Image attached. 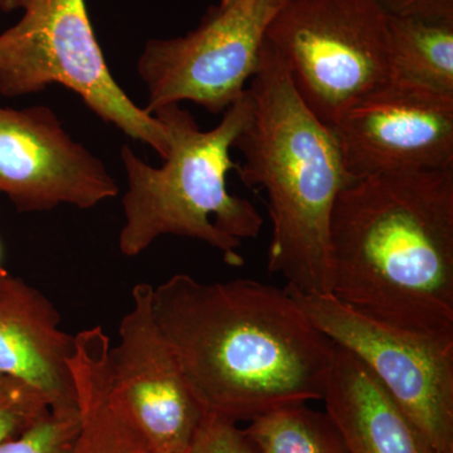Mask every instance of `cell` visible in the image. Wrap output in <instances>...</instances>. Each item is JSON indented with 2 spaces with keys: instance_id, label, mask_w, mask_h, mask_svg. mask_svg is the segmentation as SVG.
<instances>
[{
  "instance_id": "1",
  "label": "cell",
  "mask_w": 453,
  "mask_h": 453,
  "mask_svg": "<svg viewBox=\"0 0 453 453\" xmlns=\"http://www.w3.org/2000/svg\"><path fill=\"white\" fill-rule=\"evenodd\" d=\"M151 303L203 413L237 423L323 399L334 342L285 288L177 273L153 288Z\"/></svg>"
},
{
  "instance_id": "2",
  "label": "cell",
  "mask_w": 453,
  "mask_h": 453,
  "mask_svg": "<svg viewBox=\"0 0 453 453\" xmlns=\"http://www.w3.org/2000/svg\"><path fill=\"white\" fill-rule=\"evenodd\" d=\"M329 243L334 297L389 326L453 334V166L349 181Z\"/></svg>"
},
{
  "instance_id": "3",
  "label": "cell",
  "mask_w": 453,
  "mask_h": 453,
  "mask_svg": "<svg viewBox=\"0 0 453 453\" xmlns=\"http://www.w3.org/2000/svg\"><path fill=\"white\" fill-rule=\"evenodd\" d=\"M247 88L252 116L234 144L243 157L235 172L244 186L266 192L273 222L268 271L281 275L290 290L330 295V219L350 181L335 134L303 103L267 41Z\"/></svg>"
},
{
  "instance_id": "4",
  "label": "cell",
  "mask_w": 453,
  "mask_h": 453,
  "mask_svg": "<svg viewBox=\"0 0 453 453\" xmlns=\"http://www.w3.org/2000/svg\"><path fill=\"white\" fill-rule=\"evenodd\" d=\"M151 115L168 133V155L154 168L129 145L121 148L127 190L120 252L136 257L162 235H179L210 244L228 266H243L242 241L257 237L264 217L249 199L229 193L226 175L237 169L231 150L251 120L249 88L211 130H202L180 104L157 107Z\"/></svg>"
},
{
  "instance_id": "5",
  "label": "cell",
  "mask_w": 453,
  "mask_h": 453,
  "mask_svg": "<svg viewBox=\"0 0 453 453\" xmlns=\"http://www.w3.org/2000/svg\"><path fill=\"white\" fill-rule=\"evenodd\" d=\"M23 16L0 33V95L19 97L61 85L101 120L165 159L168 133L115 81L89 20L86 0H12Z\"/></svg>"
},
{
  "instance_id": "6",
  "label": "cell",
  "mask_w": 453,
  "mask_h": 453,
  "mask_svg": "<svg viewBox=\"0 0 453 453\" xmlns=\"http://www.w3.org/2000/svg\"><path fill=\"white\" fill-rule=\"evenodd\" d=\"M388 18L375 0H286L268 27L267 43L327 127L389 85Z\"/></svg>"
},
{
  "instance_id": "7",
  "label": "cell",
  "mask_w": 453,
  "mask_h": 453,
  "mask_svg": "<svg viewBox=\"0 0 453 453\" xmlns=\"http://www.w3.org/2000/svg\"><path fill=\"white\" fill-rule=\"evenodd\" d=\"M286 292L310 321L368 366L437 453H453V334L408 332L333 295Z\"/></svg>"
},
{
  "instance_id": "8",
  "label": "cell",
  "mask_w": 453,
  "mask_h": 453,
  "mask_svg": "<svg viewBox=\"0 0 453 453\" xmlns=\"http://www.w3.org/2000/svg\"><path fill=\"white\" fill-rule=\"evenodd\" d=\"M285 3L234 0L211 8L186 35L146 42L138 61L146 111L190 101L208 112H225L257 73L268 27Z\"/></svg>"
},
{
  "instance_id": "9",
  "label": "cell",
  "mask_w": 453,
  "mask_h": 453,
  "mask_svg": "<svg viewBox=\"0 0 453 453\" xmlns=\"http://www.w3.org/2000/svg\"><path fill=\"white\" fill-rule=\"evenodd\" d=\"M153 286L131 291V308L110 348V387L150 453H188L203 417L153 311Z\"/></svg>"
},
{
  "instance_id": "10",
  "label": "cell",
  "mask_w": 453,
  "mask_h": 453,
  "mask_svg": "<svg viewBox=\"0 0 453 453\" xmlns=\"http://www.w3.org/2000/svg\"><path fill=\"white\" fill-rule=\"evenodd\" d=\"M119 192L103 160L71 138L52 109L0 106V195L18 211L89 210Z\"/></svg>"
},
{
  "instance_id": "11",
  "label": "cell",
  "mask_w": 453,
  "mask_h": 453,
  "mask_svg": "<svg viewBox=\"0 0 453 453\" xmlns=\"http://www.w3.org/2000/svg\"><path fill=\"white\" fill-rule=\"evenodd\" d=\"M332 129L350 180L453 166V98L387 86Z\"/></svg>"
},
{
  "instance_id": "12",
  "label": "cell",
  "mask_w": 453,
  "mask_h": 453,
  "mask_svg": "<svg viewBox=\"0 0 453 453\" xmlns=\"http://www.w3.org/2000/svg\"><path fill=\"white\" fill-rule=\"evenodd\" d=\"M73 338L43 292L0 270V375L28 384L50 408L74 407Z\"/></svg>"
},
{
  "instance_id": "13",
  "label": "cell",
  "mask_w": 453,
  "mask_h": 453,
  "mask_svg": "<svg viewBox=\"0 0 453 453\" xmlns=\"http://www.w3.org/2000/svg\"><path fill=\"white\" fill-rule=\"evenodd\" d=\"M321 401L348 453H437L368 366L335 342Z\"/></svg>"
},
{
  "instance_id": "14",
  "label": "cell",
  "mask_w": 453,
  "mask_h": 453,
  "mask_svg": "<svg viewBox=\"0 0 453 453\" xmlns=\"http://www.w3.org/2000/svg\"><path fill=\"white\" fill-rule=\"evenodd\" d=\"M111 344L103 327L74 335L68 357L79 408L80 453H150L144 437L131 422L110 387Z\"/></svg>"
},
{
  "instance_id": "15",
  "label": "cell",
  "mask_w": 453,
  "mask_h": 453,
  "mask_svg": "<svg viewBox=\"0 0 453 453\" xmlns=\"http://www.w3.org/2000/svg\"><path fill=\"white\" fill-rule=\"evenodd\" d=\"M389 85L453 98V22L388 18Z\"/></svg>"
},
{
  "instance_id": "16",
  "label": "cell",
  "mask_w": 453,
  "mask_h": 453,
  "mask_svg": "<svg viewBox=\"0 0 453 453\" xmlns=\"http://www.w3.org/2000/svg\"><path fill=\"white\" fill-rule=\"evenodd\" d=\"M243 431L256 453H348L329 414L306 403L275 408Z\"/></svg>"
},
{
  "instance_id": "17",
  "label": "cell",
  "mask_w": 453,
  "mask_h": 453,
  "mask_svg": "<svg viewBox=\"0 0 453 453\" xmlns=\"http://www.w3.org/2000/svg\"><path fill=\"white\" fill-rule=\"evenodd\" d=\"M79 408H50L37 421L0 445V453H80Z\"/></svg>"
},
{
  "instance_id": "18",
  "label": "cell",
  "mask_w": 453,
  "mask_h": 453,
  "mask_svg": "<svg viewBox=\"0 0 453 453\" xmlns=\"http://www.w3.org/2000/svg\"><path fill=\"white\" fill-rule=\"evenodd\" d=\"M50 408L49 402L28 384L0 375V445L29 427Z\"/></svg>"
},
{
  "instance_id": "19",
  "label": "cell",
  "mask_w": 453,
  "mask_h": 453,
  "mask_svg": "<svg viewBox=\"0 0 453 453\" xmlns=\"http://www.w3.org/2000/svg\"><path fill=\"white\" fill-rule=\"evenodd\" d=\"M188 453H256L252 443L237 423L203 414Z\"/></svg>"
},
{
  "instance_id": "20",
  "label": "cell",
  "mask_w": 453,
  "mask_h": 453,
  "mask_svg": "<svg viewBox=\"0 0 453 453\" xmlns=\"http://www.w3.org/2000/svg\"><path fill=\"white\" fill-rule=\"evenodd\" d=\"M388 16L453 22V0H375Z\"/></svg>"
},
{
  "instance_id": "21",
  "label": "cell",
  "mask_w": 453,
  "mask_h": 453,
  "mask_svg": "<svg viewBox=\"0 0 453 453\" xmlns=\"http://www.w3.org/2000/svg\"><path fill=\"white\" fill-rule=\"evenodd\" d=\"M12 0H3L2 3V11L8 12L9 11V5H11Z\"/></svg>"
},
{
  "instance_id": "22",
  "label": "cell",
  "mask_w": 453,
  "mask_h": 453,
  "mask_svg": "<svg viewBox=\"0 0 453 453\" xmlns=\"http://www.w3.org/2000/svg\"><path fill=\"white\" fill-rule=\"evenodd\" d=\"M234 0H220L219 5L220 7H226V5L232 4Z\"/></svg>"
},
{
  "instance_id": "23",
  "label": "cell",
  "mask_w": 453,
  "mask_h": 453,
  "mask_svg": "<svg viewBox=\"0 0 453 453\" xmlns=\"http://www.w3.org/2000/svg\"><path fill=\"white\" fill-rule=\"evenodd\" d=\"M2 256H3V250H2V243H0V261H2Z\"/></svg>"
},
{
  "instance_id": "24",
  "label": "cell",
  "mask_w": 453,
  "mask_h": 453,
  "mask_svg": "<svg viewBox=\"0 0 453 453\" xmlns=\"http://www.w3.org/2000/svg\"><path fill=\"white\" fill-rule=\"evenodd\" d=\"M2 3H3V0H0V11H2Z\"/></svg>"
}]
</instances>
